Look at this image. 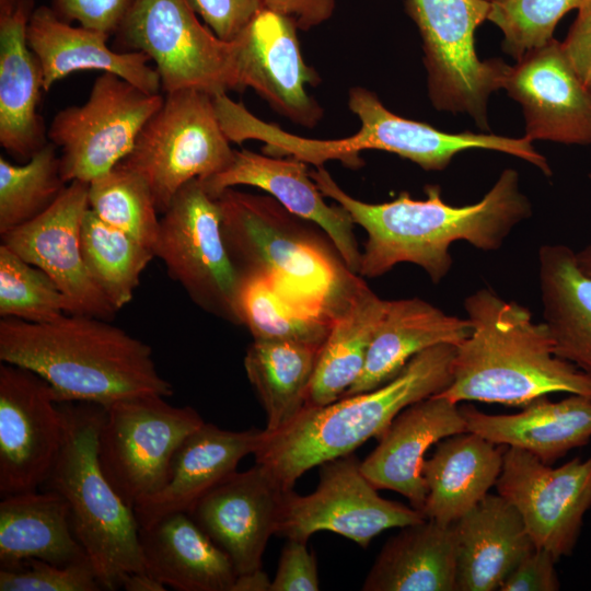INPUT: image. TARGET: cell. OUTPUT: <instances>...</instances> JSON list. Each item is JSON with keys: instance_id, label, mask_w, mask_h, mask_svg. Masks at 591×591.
<instances>
[{"instance_id": "1", "label": "cell", "mask_w": 591, "mask_h": 591, "mask_svg": "<svg viewBox=\"0 0 591 591\" xmlns=\"http://www.w3.org/2000/svg\"><path fill=\"white\" fill-rule=\"evenodd\" d=\"M310 176L325 197L340 205L367 232L358 274L366 278L409 263L439 283L451 270L453 243L464 241L484 252L497 251L532 216L513 169H506L479 201L466 206L444 202L438 185L425 187V199L402 192L392 201L369 204L347 194L323 166L310 171Z\"/></svg>"}, {"instance_id": "2", "label": "cell", "mask_w": 591, "mask_h": 591, "mask_svg": "<svg viewBox=\"0 0 591 591\" xmlns=\"http://www.w3.org/2000/svg\"><path fill=\"white\" fill-rule=\"evenodd\" d=\"M0 360L30 369L58 403L102 407L140 395H173L152 348L100 317L66 313L45 323L0 321Z\"/></svg>"}, {"instance_id": "3", "label": "cell", "mask_w": 591, "mask_h": 591, "mask_svg": "<svg viewBox=\"0 0 591 591\" xmlns=\"http://www.w3.org/2000/svg\"><path fill=\"white\" fill-rule=\"evenodd\" d=\"M470 335L455 346L452 381L439 393L454 403L526 404L552 393L591 397V379L554 352L544 322L479 288L464 300Z\"/></svg>"}, {"instance_id": "4", "label": "cell", "mask_w": 591, "mask_h": 591, "mask_svg": "<svg viewBox=\"0 0 591 591\" xmlns=\"http://www.w3.org/2000/svg\"><path fill=\"white\" fill-rule=\"evenodd\" d=\"M453 345H438L413 357L386 383L318 407L305 406L286 427L266 432L254 452L285 490L322 463L354 453L379 439L406 407L444 391L452 381Z\"/></svg>"}, {"instance_id": "5", "label": "cell", "mask_w": 591, "mask_h": 591, "mask_svg": "<svg viewBox=\"0 0 591 591\" xmlns=\"http://www.w3.org/2000/svg\"><path fill=\"white\" fill-rule=\"evenodd\" d=\"M59 404L66 417L65 441L42 488L65 498L73 533L102 589L116 590L125 575L144 568L134 509L116 493L99 464L97 431L104 407Z\"/></svg>"}, {"instance_id": "6", "label": "cell", "mask_w": 591, "mask_h": 591, "mask_svg": "<svg viewBox=\"0 0 591 591\" xmlns=\"http://www.w3.org/2000/svg\"><path fill=\"white\" fill-rule=\"evenodd\" d=\"M221 234L240 276H275L331 306L358 274L346 266L331 239L271 196L228 188L215 198Z\"/></svg>"}, {"instance_id": "7", "label": "cell", "mask_w": 591, "mask_h": 591, "mask_svg": "<svg viewBox=\"0 0 591 591\" xmlns=\"http://www.w3.org/2000/svg\"><path fill=\"white\" fill-rule=\"evenodd\" d=\"M187 0H135L113 48L140 51L155 65L163 94L198 90L211 96L243 92L241 35L220 39Z\"/></svg>"}, {"instance_id": "8", "label": "cell", "mask_w": 591, "mask_h": 591, "mask_svg": "<svg viewBox=\"0 0 591 591\" xmlns=\"http://www.w3.org/2000/svg\"><path fill=\"white\" fill-rule=\"evenodd\" d=\"M233 153L212 96L189 89L164 94L120 164L146 179L163 213L184 185L224 170Z\"/></svg>"}, {"instance_id": "9", "label": "cell", "mask_w": 591, "mask_h": 591, "mask_svg": "<svg viewBox=\"0 0 591 591\" xmlns=\"http://www.w3.org/2000/svg\"><path fill=\"white\" fill-rule=\"evenodd\" d=\"M489 0H406L422 38L428 95L438 111L467 113L488 129L487 102L502 89L503 60H479L475 31L487 20Z\"/></svg>"}, {"instance_id": "10", "label": "cell", "mask_w": 591, "mask_h": 591, "mask_svg": "<svg viewBox=\"0 0 591 591\" xmlns=\"http://www.w3.org/2000/svg\"><path fill=\"white\" fill-rule=\"evenodd\" d=\"M161 395H140L104 407L97 431L99 464L116 493L134 509L169 478L182 442L205 420L190 406Z\"/></svg>"}, {"instance_id": "11", "label": "cell", "mask_w": 591, "mask_h": 591, "mask_svg": "<svg viewBox=\"0 0 591 591\" xmlns=\"http://www.w3.org/2000/svg\"><path fill=\"white\" fill-rule=\"evenodd\" d=\"M154 257L169 276L205 312L242 325L239 312L241 276L224 245L217 200L198 178L188 182L162 213Z\"/></svg>"}, {"instance_id": "12", "label": "cell", "mask_w": 591, "mask_h": 591, "mask_svg": "<svg viewBox=\"0 0 591 591\" xmlns=\"http://www.w3.org/2000/svg\"><path fill=\"white\" fill-rule=\"evenodd\" d=\"M163 100V93H148L102 72L88 100L59 111L47 129L48 141L60 152L63 179L90 183L114 169L130 153Z\"/></svg>"}, {"instance_id": "13", "label": "cell", "mask_w": 591, "mask_h": 591, "mask_svg": "<svg viewBox=\"0 0 591 591\" xmlns=\"http://www.w3.org/2000/svg\"><path fill=\"white\" fill-rule=\"evenodd\" d=\"M425 520L422 513L378 494L354 453L320 465L315 490L285 495L277 535L308 541L318 531H331L367 547L381 532Z\"/></svg>"}, {"instance_id": "14", "label": "cell", "mask_w": 591, "mask_h": 591, "mask_svg": "<svg viewBox=\"0 0 591 591\" xmlns=\"http://www.w3.org/2000/svg\"><path fill=\"white\" fill-rule=\"evenodd\" d=\"M496 488L521 514L534 546L558 561L572 553L591 507V455L553 467L526 451L507 448Z\"/></svg>"}, {"instance_id": "15", "label": "cell", "mask_w": 591, "mask_h": 591, "mask_svg": "<svg viewBox=\"0 0 591 591\" xmlns=\"http://www.w3.org/2000/svg\"><path fill=\"white\" fill-rule=\"evenodd\" d=\"M65 433V413L49 383L30 369L1 362V496L42 488Z\"/></svg>"}, {"instance_id": "16", "label": "cell", "mask_w": 591, "mask_h": 591, "mask_svg": "<svg viewBox=\"0 0 591 591\" xmlns=\"http://www.w3.org/2000/svg\"><path fill=\"white\" fill-rule=\"evenodd\" d=\"M89 183L70 182L60 197L34 220L1 235L24 260L43 269L66 296L70 314L112 320L116 310L88 273L81 250V228Z\"/></svg>"}, {"instance_id": "17", "label": "cell", "mask_w": 591, "mask_h": 591, "mask_svg": "<svg viewBox=\"0 0 591 591\" xmlns=\"http://www.w3.org/2000/svg\"><path fill=\"white\" fill-rule=\"evenodd\" d=\"M286 493L274 475L256 463L222 480L188 514L229 556L236 573H246L262 568L268 540L279 529Z\"/></svg>"}, {"instance_id": "18", "label": "cell", "mask_w": 591, "mask_h": 591, "mask_svg": "<svg viewBox=\"0 0 591 591\" xmlns=\"http://www.w3.org/2000/svg\"><path fill=\"white\" fill-rule=\"evenodd\" d=\"M502 89L518 101L525 136L564 144H591V95L553 38L510 67Z\"/></svg>"}, {"instance_id": "19", "label": "cell", "mask_w": 591, "mask_h": 591, "mask_svg": "<svg viewBox=\"0 0 591 591\" xmlns=\"http://www.w3.org/2000/svg\"><path fill=\"white\" fill-rule=\"evenodd\" d=\"M216 198L228 188L247 185L265 190L293 215L316 224L331 239L346 266L359 274L361 252L354 221L340 206H329L310 176L306 163L247 149L235 150L230 164L219 173L198 179Z\"/></svg>"}, {"instance_id": "20", "label": "cell", "mask_w": 591, "mask_h": 591, "mask_svg": "<svg viewBox=\"0 0 591 591\" xmlns=\"http://www.w3.org/2000/svg\"><path fill=\"white\" fill-rule=\"evenodd\" d=\"M294 22L263 9L242 32L241 77L274 111L289 120L314 127L322 118L320 105L306 85L320 81L300 51Z\"/></svg>"}, {"instance_id": "21", "label": "cell", "mask_w": 591, "mask_h": 591, "mask_svg": "<svg viewBox=\"0 0 591 591\" xmlns=\"http://www.w3.org/2000/svg\"><path fill=\"white\" fill-rule=\"evenodd\" d=\"M466 431L457 403L432 395L406 407L393 419L378 439L376 448L361 462V471L376 489L401 494L421 512L427 497L422 467L428 449Z\"/></svg>"}, {"instance_id": "22", "label": "cell", "mask_w": 591, "mask_h": 591, "mask_svg": "<svg viewBox=\"0 0 591 591\" xmlns=\"http://www.w3.org/2000/svg\"><path fill=\"white\" fill-rule=\"evenodd\" d=\"M34 0H0V144L27 161L47 144L37 112L44 72L27 42Z\"/></svg>"}, {"instance_id": "23", "label": "cell", "mask_w": 591, "mask_h": 591, "mask_svg": "<svg viewBox=\"0 0 591 591\" xmlns=\"http://www.w3.org/2000/svg\"><path fill=\"white\" fill-rule=\"evenodd\" d=\"M262 429L232 431L204 422L175 452L165 485L134 507L144 529L176 512H189L208 491L236 471L239 462L254 454Z\"/></svg>"}, {"instance_id": "24", "label": "cell", "mask_w": 591, "mask_h": 591, "mask_svg": "<svg viewBox=\"0 0 591 591\" xmlns=\"http://www.w3.org/2000/svg\"><path fill=\"white\" fill-rule=\"evenodd\" d=\"M109 37L60 20L50 7H36L28 22L27 42L43 68L44 92L73 72L99 70L116 74L148 93H162L151 59L140 51L111 48Z\"/></svg>"}, {"instance_id": "25", "label": "cell", "mask_w": 591, "mask_h": 591, "mask_svg": "<svg viewBox=\"0 0 591 591\" xmlns=\"http://www.w3.org/2000/svg\"><path fill=\"white\" fill-rule=\"evenodd\" d=\"M456 591L499 590L535 546L517 508L488 494L454 523Z\"/></svg>"}, {"instance_id": "26", "label": "cell", "mask_w": 591, "mask_h": 591, "mask_svg": "<svg viewBox=\"0 0 591 591\" xmlns=\"http://www.w3.org/2000/svg\"><path fill=\"white\" fill-rule=\"evenodd\" d=\"M460 409L467 431L526 451L551 465L591 439V397L584 395L571 394L558 402L544 396L515 414H486L472 404Z\"/></svg>"}, {"instance_id": "27", "label": "cell", "mask_w": 591, "mask_h": 591, "mask_svg": "<svg viewBox=\"0 0 591 591\" xmlns=\"http://www.w3.org/2000/svg\"><path fill=\"white\" fill-rule=\"evenodd\" d=\"M144 571L177 591H231L236 571L229 556L187 512L140 529Z\"/></svg>"}, {"instance_id": "28", "label": "cell", "mask_w": 591, "mask_h": 591, "mask_svg": "<svg viewBox=\"0 0 591 591\" xmlns=\"http://www.w3.org/2000/svg\"><path fill=\"white\" fill-rule=\"evenodd\" d=\"M470 333L471 324L466 317L448 314L426 300H387L363 371L344 396L386 383L419 352L438 345L457 346Z\"/></svg>"}, {"instance_id": "29", "label": "cell", "mask_w": 591, "mask_h": 591, "mask_svg": "<svg viewBox=\"0 0 591 591\" xmlns=\"http://www.w3.org/2000/svg\"><path fill=\"white\" fill-rule=\"evenodd\" d=\"M503 453V445L471 431L438 442L422 467L425 519L453 524L471 511L496 486Z\"/></svg>"}, {"instance_id": "30", "label": "cell", "mask_w": 591, "mask_h": 591, "mask_svg": "<svg viewBox=\"0 0 591 591\" xmlns=\"http://www.w3.org/2000/svg\"><path fill=\"white\" fill-rule=\"evenodd\" d=\"M386 305L387 300L371 290L360 275L334 304L331 328L320 349L306 406L336 402L359 379Z\"/></svg>"}, {"instance_id": "31", "label": "cell", "mask_w": 591, "mask_h": 591, "mask_svg": "<svg viewBox=\"0 0 591 591\" xmlns=\"http://www.w3.org/2000/svg\"><path fill=\"white\" fill-rule=\"evenodd\" d=\"M31 558L60 566L89 559L67 501L49 489L4 496L0 502V569Z\"/></svg>"}, {"instance_id": "32", "label": "cell", "mask_w": 591, "mask_h": 591, "mask_svg": "<svg viewBox=\"0 0 591 591\" xmlns=\"http://www.w3.org/2000/svg\"><path fill=\"white\" fill-rule=\"evenodd\" d=\"M537 256L543 322L554 352L591 379V278L568 245L544 244Z\"/></svg>"}, {"instance_id": "33", "label": "cell", "mask_w": 591, "mask_h": 591, "mask_svg": "<svg viewBox=\"0 0 591 591\" xmlns=\"http://www.w3.org/2000/svg\"><path fill=\"white\" fill-rule=\"evenodd\" d=\"M363 591H456L453 524L425 519L390 537L362 584Z\"/></svg>"}, {"instance_id": "34", "label": "cell", "mask_w": 591, "mask_h": 591, "mask_svg": "<svg viewBox=\"0 0 591 591\" xmlns=\"http://www.w3.org/2000/svg\"><path fill=\"white\" fill-rule=\"evenodd\" d=\"M239 312L253 339L322 346L331 328L329 304L271 275L241 276Z\"/></svg>"}, {"instance_id": "35", "label": "cell", "mask_w": 591, "mask_h": 591, "mask_svg": "<svg viewBox=\"0 0 591 591\" xmlns=\"http://www.w3.org/2000/svg\"><path fill=\"white\" fill-rule=\"evenodd\" d=\"M292 340L253 339L244 369L266 414V432L289 425L306 406L320 349Z\"/></svg>"}, {"instance_id": "36", "label": "cell", "mask_w": 591, "mask_h": 591, "mask_svg": "<svg viewBox=\"0 0 591 591\" xmlns=\"http://www.w3.org/2000/svg\"><path fill=\"white\" fill-rule=\"evenodd\" d=\"M81 250L89 275L116 311L131 301L154 257L149 246L104 222L90 208L82 221Z\"/></svg>"}, {"instance_id": "37", "label": "cell", "mask_w": 591, "mask_h": 591, "mask_svg": "<svg viewBox=\"0 0 591 591\" xmlns=\"http://www.w3.org/2000/svg\"><path fill=\"white\" fill-rule=\"evenodd\" d=\"M57 149L48 141L23 164L0 157L1 235L37 218L66 189Z\"/></svg>"}, {"instance_id": "38", "label": "cell", "mask_w": 591, "mask_h": 591, "mask_svg": "<svg viewBox=\"0 0 591 591\" xmlns=\"http://www.w3.org/2000/svg\"><path fill=\"white\" fill-rule=\"evenodd\" d=\"M88 200L100 219L152 250L160 228L159 211L140 174L118 163L89 183Z\"/></svg>"}, {"instance_id": "39", "label": "cell", "mask_w": 591, "mask_h": 591, "mask_svg": "<svg viewBox=\"0 0 591 591\" xmlns=\"http://www.w3.org/2000/svg\"><path fill=\"white\" fill-rule=\"evenodd\" d=\"M66 296L40 268L0 245V316L45 323L69 313Z\"/></svg>"}, {"instance_id": "40", "label": "cell", "mask_w": 591, "mask_h": 591, "mask_svg": "<svg viewBox=\"0 0 591 591\" xmlns=\"http://www.w3.org/2000/svg\"><path fill=\"white\" fill-rule=\"evenodd\" d=\"M589 0H489L487 20L503 33L502 50L521 59L552 40L555 27L571 10Z\"/></svg>"}, {"instance_id": "41", "label": "cell", "mask_w": 591, "mask_h": 591, "mask_svg": "<svg viewBox=\"0 0 591 591\" xmlns=\"http://www.w3.org/2000/svg\"><path fill=\"white\" fill-rule=\"evenodd\" d=\"M103 590L90 559L60 566L31 558L13 569H0V591Z\"/></svg>"}, {"instance_id": "42", "label": "cell", "mask_w": 591, "mask_h": 591, "mask_svg": "<svg viewBox=\"0 0 591 591\" xmlns=\"http://www.w3.org/2000/svg\"><path fill=\"white\" fill-rule=\"evenodd\" d=\"M135 0H50V9L67 23L114 36Z\"/></svg>"}, {"instance_id": "43", "label": "cell", "mask_w": 591, "mask_h": 591, "mask_svg": "<svg viewBox=\"0 0 591 591\" xmlns=\"http://www.w3.org/2000/svg\"><path fill=\"white\" fill-rule=\"evenodd\" d=\"M204 23L222 40L239 37L265 9L264 0H187Z\"/></svg>"}, {"instance_id": "44", "label": "cell", "mask_w": 591, "mask_h": 591, "mask_svg": "<svg viewBox=\"0 0 591 591\" xmlns=\"http://www.w3.org/2000/svg\"><path fill=\"white\" fill-rule=\"evenodd\" d=\"M308 541L287 538L282 547L270 591H317L320 589L315 554Z\"/></svg>"}, {"instance_id": "45", "label": "cell", "mask_w": 591, "mask_h": 591, "mask_svg": "<svg viewBox=\"0 0 591 591\" xmlns=\"http://www.w3.org/2000/svg\"><path fill=\"white\" fill-rule=\"evenodd\" d=\"M555 558L545 549L534 547L506 578L499 591H556L560 582Z\"/></svg>"}, {"instance_id": "46", "label": "cell", "mask_w": 591, "mask_h": 591, "mask_svg": "<svg viewBox=\"0 0 591 591\" xmlns=\"http://www.w3.org/2000/svg\"><path fill=\"white\" fill-rule=\"evenodd\" d=\"M561 47L573 72L591 95V0L578 9Z\"/></svg>"}, {"instance_id": "47", "label": "cell", "mask_w": 591, "mask_h": 591, "mask_svg": "<svg viewBox=\"0 0 591 591\" xmlns=\"http://www.w3.org/2000/svg\"><path fill=\"white\" fill-rule=\"evenodd\" d=\"M265 9L290 18L300 30L308 31L328 20L335 0H264Z\"/></svg>"}, {"instance_id": "48", "label": "cell", "mask_w": 591, "mask_h": 591, "mask_svg": "<svg viewBox=\"0 0 591 591\" xmlns=\"http://www.w3.org/2000/svg\"><path fill=\"white\" fill-rule=\"evenodd\" d=\"M120 588L126 591H165L166 587L147 571H134L125 575Z\"/></svg>"}, {"instance_id": "49", "label": "cell", "mask_w": 591, "mask_h": 591, "mask_svg": "<svg viewBox=\"0 0 591 591\" xmlns=\"http://www.w3.org/2000/svg\"><path fill=\"white\" fill-rule=\"evenodd\" d=\"M271 581L260 569L236 576L231 591H270Z\"/></svg>"}, {"instance_id": "50", "label": "cell", "mask_w": 591, "mask_h": 591, "mask_svg": "<svg viewBox=\"0 0 591 591\" xmlns=\"http://www.w3.org/2000/svg\"><path fill=\"white\" fill-rule=\"evenodd\" d=\"M576 260L581 271L591 278V243L576 252Z\"/></svg>"}]
</instances>
